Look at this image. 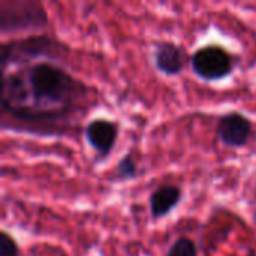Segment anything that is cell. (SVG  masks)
Segmentation results:
<instances>
[{
  "label": "cell",
  "mask_w": 256,
  "mask_h": 256,
  "mask_svg": "<svg viewBox=\"0 0 256 256\" xmlns=\"http://www.w3.org/2000/svg\"><path fill=\"white\" fill-rule=\"evenodd\" d=\"M28 88L34 102L40 105H60L69 108L76 99H81L87 88L64 69L51 63H38L30 68Z\"/></svg>",
  "instance_id": "1"
},
{
  "label": "cell",
  "mask_w": 256,
  "mask_h": 256,
  "mask_svg": "<svg viewBox=\"0 0 256 256\" xmlns=\"http://www.w3.org/2000/svg\"><path fill=\"white\" fill-rule=\"evenodd\" d=\"M68 48L60 42L54 40L48 36H32L27 39L10 40L2 45L0 50V63L4 69L8 64L18 63V62H28L39 57L56 58L66 52Z\"/></svg>",
  "instance_id": "2"
},
{
  "label": "cell",
  "mask_w": 256,
  "mask_h": 256,
  "mask_svg": "<svg viewBox=\"0 0 256 256\" xmlns=\"http://www.w3.org/2000/svg\"><path fill=\"white\" fill-rule=\"evenodd\" d=\"M48 22L42 3L34 0H2L0 30L2 33L45 27Z\"/></svg>",
  "instance_id": "3"
},
{
  "label": "cell",
  "mask_w": 256,
  "mask_h": 256,
  "mask_svg": "<svg viewBox=\"0 0 256 256\" xmlns=\"http://www.w3.org/2000/svg\"><path fill=\"white\" fill-rule=\"evenodd\" d=\"M190 64L194 72L206 81L222 80L234 69L231 54L219 45H207L196 50L190 58Z\"/></svg>",
  "instance_id": "4"
},
{
  "label": "cell",
  "mask_w": 256,
  "mask_h": 256,
  "mask_svg": "<svg viewBox=\"0 0 256 256\" xmlns=\"http://www.w3.org/2000/svg\"><path fill=\"white\" fill-rule=\"evenodd\" d=\"M218 135L228 147H243L252 135V123L240 112L224 114L218 122Z\"/></svg>",
  "instance_id": "5"
},
{
  "label": "cell",
  "mask_w": 256,
  "mask_h": 256,
  "mask_svg": "<svg viewBox=\"0 0 256 256\" xmlns=\"http://www.w3.org/2000/svg\"><path fill=\"white\" fill-rule=\"evenodd\" d=\"M84 134L92 148L98 152L100 156H106L111 153L118 136L117 126L112 122L105 120V118L92 120L87 124Z\"/></svg>",
  "instance_id": "6"
},
{
  "label": "cell",
  "mask_w": 256,
  "mask_h": 256,
  "mask_svg": "<svg viewBox=\"0 0 256 256\" xmlns=\"http://www.w3.org/2000/svg\"><path fill=\"white\" fill-rule=\"evenodd\" d=\"M154 64L165 75H177L186 64V52L172 42H159L154 50Z\"/></svg>",
  "instance_id": "7"
},
{
  "label": "cell",
  "mask_w": 256,
  "mask_h": 256,
  "mask_svg": "<svg viewBox=\"0 0 256 256\" xmlns=\"http://www.w3.org/2000/svg\"><path fill=\"white\" fill-rule=\"evenodd\" d=\"M182 200L180 188L174 184H165L158 188L150 196V212L154 219H160L171 213Z\"/></svg>",
  "instance_id": "8"
},
{
  "label": "cell",
  "mask_w": 256,
  "mask_h": 256,
  "mask_svg": "<svg viewBox=\"0 0 256 256\" xmlns=\"http://www.w3.org/2000/svg\"><path fill=\"white\" fill-rule=\"evenodd\" d=\"M166 256H198V248L190 238L180 237L170 248Z\"/></svg>",
  "instance_id": "9"
},
{
  "label": "cell",
  "mask_w": 256,
  "mask_h": 256,
  "mask_svg": "<svg viewBox=\"0 0 256 256\" xmlns=\"http://www.w3.org/2000/svg\"><path fill=\"white\" fill-rule=\"evenodd\" d=\"M116 174L120 180H134L138 176V166L130 153H128L117 165Z\"/></svg>",
  "instance_id": "10"
},
{
  "label": "cell",
  "mask_w": 256,
  "mask_h": 256,
  "mask_svg": "<svg viewBox=\"0 0 256 256\" xmlns=\"http://www.w3.org/2000/svg\"><path fill=\"white\" fill-rule=\"evenodd\" d=\"M0 256H20L16 242L6 232H0Z\"/></svg>",
  "instance_id": "11"
},
{
  "label": "cell",
  "mask_w": 256,
  "mask_h": 256,
  "mask_svg": "<svg viewBox=\"0 0 256 256\" xmlns=\"http://www.w3.org/2000/svg\"><path fill=\"white\" fill-rule=\"evenodd\" d=\"M246 256H256V252L252 249V250H249V252H248V255Z\"/></svg>",
  "instance_id": "12"
},
{
  "label": "cell",
  "mask_w": 256,
  "mask_h": 256,
  "mask_svg": "<svg viewBox=\"0 0 256 256\" xmlns=\"http://www.w3.org/2000/svg\"><path fill=\"white\" fill-rule=\"evenodd\" d=\"M255 224H256V213H255Z\"/></svg>",
  "instance_id": "13"
}]
</instances>
